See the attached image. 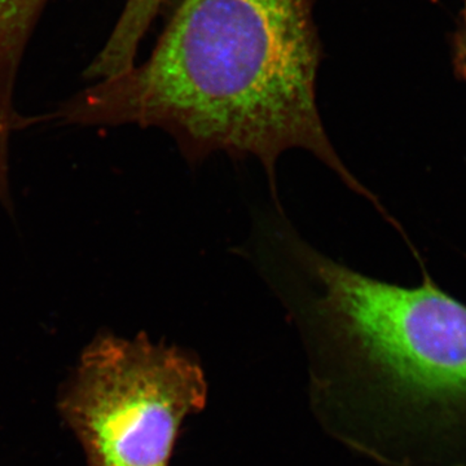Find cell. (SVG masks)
<instances>
[{
	"label": "cell",
	"mask_w": 466,
	"mask_h": 466,
	"mask_svg": "<svg viewBox=\"0 0 466 466\" xmlns=\"http://www.w3.org/2000/svg\"><path fill=\"white\" fill-rule=\"evenodd\" d=\"M317 2L179 0L146 63L100 79L55 116L162 128L192 164L214 152L256 157L274 189L279 157L305 149L376 202L337 155L319 113Z\"/></svg>",
	"instance_id": "obj_1"
},
{
	"label": "cell",
	"mask_w": 466,
	"mask_h": 466,
	"mask_svg": "<svg viewBox=\"0 0 466 466\" xmlns=\"http://www.w3.org/2000/svg\"><path fill=\"white\" fill-rule=\"evenodd\" d=\"M303 315L363 382L404 466H466V306L426 279L383 283L296 241Z\"/></svg>",
	"instance_id": "obj_2"
},
{
	"label": "cell",
	"mask_w": 466,
	"mask_h": 466,
	"mask_svg": "<svg viewBox=\"0 0 466 466\" xmlns=\"http://www.w3.org/2000/svg\"><path fill=\"white\" fill-rule=\"evenodd\" d=\"M161 2L164 0H130L121 23L128 29L143 33Z\"/></svg>",
	"instance_id": "obj_4"
},
{
	"label": "cell",
	"mask_w": 466,
	"mask_h": 466,
	"mask_svg": "<svg viewBox=\"0 0 466 466\" xmlns=\"http://www.w3.org/2000/svg\"><path fill=\"white\" fill-rule=\"evenodd\" d=\"M207 401L198 364L177 348L101 334L60 395L88 466H168L187 416Z\"/></svg>",
	"instance_id": "obj_3"
},
{
	"label": "cell",
	"mask_w": 466,
	"mask_h": 466,
	"mask_svg": "<svg viewBox=\"0 0 466 466\" xmlns=\"http://www.w3.org/2000/svg\"><path fill=\"white\" fill-rule=\"evenodd\" d=\"M465 3V16H466V0H464Z\"/></svg>",
	"instance_id": "obj_5"
}]
</instances>
